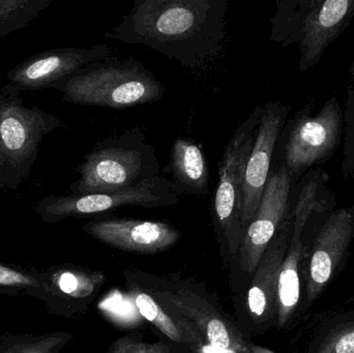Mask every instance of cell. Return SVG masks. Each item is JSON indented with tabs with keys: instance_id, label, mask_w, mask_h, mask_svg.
I'll list each match as a JSON object with an SVG mask.
<instances>
[{
	"instance_id": "cell-1",
	"label": "cell",
	"mask_w": 354,
	"mask_h": 353,
	"mask_svg": "<svg viewBox=\"0 0 354 353\" xmlns=\"http://www.w3.org/2000/svg\"><path fill=\"white\" fill-rule=\"evenodd\" d=\"M228 10V0H135L104 37L145 46L196 70L222 52Z\"/></svg>"
},
{
	"instance_id": "cell-2",
	"label": "cell",
	"mask_w": 354,
	"mask_h": 353,
	"mask_svg": "<svg viewBox=\"0 0 354 353\" xmlns=\"http://www.w3.org/2000/svg\"><path fill=\"white\" fill-rule=\"evenodd\" d=\"M53 89L68 103L118 110L157 103L166 91L163 83L133 57L91 62Z\"/></svg>"
},
{
	"instance_id": "cell-3",
	"label": "cell",
	"mask_w": 354,
	"mask_h": 353,
	"mask_svg": "<svg viewBox=\"0 0 354 353\" xmlns=\"http://www.w3.org/2000/svg\"><path fill=\"white\" fill-rule=\"evenodd\" d=\"M124 276L127 283L149 294L162 308L192 323L218 352L252 353L251 341L241 327L199 284L140 269H126Z\"/></svg>"
},
{
	"instance_id": "cell-4",
	"label": "cell",
	"mask_w": 354,
	"mask_h": 353,
	"mask_svg": "<svg viewBox=\"0 0 354 353\" xmlns=\"http://www.w3.org/2000/svg\"><path fill=\"white\" fill-rule=\"evenodd\" d=\"M75 171L79 178L70 184L72 195L115 192L161 175L155 147L140 126L100 140Z\"/></svg>"
},
{
	"instance_id": "cell-5",
	"label": "cell",
	"mask_w": 354,
	"mask_h": 353,
	"mask_svg": "<svg viewBox=\"0 0 354 353\" xmlns=\"http://www.w3.org/2000/svg\"><path fill=\"white\" fill-rule=\"evenodd\" d=\"M354 0H279L270 39L299 46V72L315 68L326 49L351 26Z\"/></svg>"
},
{
	"instance_id": "cell-6",
	"label": "cell",
	"mask_w": 354,
	"mask_h": 353,
	"mask_svg": "<svg viewBox=\"0 0 354 353\" xmlns=\"http://www.w3.org/2000/svg\"><path fill=\"white\" fill-rule=\"evenodd\" d=\"M313 99L287 118L279 136L272 170L286 168L292 187L309 170L324 168L338 153L344 136V109L336 97H330L313 115Z\"/></svg>"
},
{
	"instance_id": "cell-7",
	"label": "cell",
	"mask_w": 354,
	"mask_h": 353,
	"mask_svg": "<svg viewBox=\"0 0 354 353\" xmlns=\"http://www.w3.org/2000/svg\"><path fill=\"white\" fill-rule=\"evenodd\" d=\"M261 113V106H257L249 117L239 124L227 144L218 165V182L212 204V219L221 255L229 269L234 263L245 238L241 213L245 165Z\"/></svg>"
},
{
	"instance_id": "cell-8",
	"label": "cell",
	"mask_w": 354,
	"mask_h": 353,
	"mask_svg": "<svg viewBox=\"0 0 354 353\" xmlns=\"http://www.w3.org/2000/svg\"><path fill=\"white\" fill-rule=\"evenodd\" d=\"M62 126L57 116L0 90V196L20 188L35 167L44 138Z\"/></svg>"
},
{
	"instance_id": "cell-9",
	"label": "cell",
	"mask_w": 354,
	"mask_h": 353,
	"mask_svg": "<svg viewBox=\"0 0 354 353\" xmlns=\"http://www.w3.org/2000/svg\"><path fill=\"white\" fill-rule=\"evenodd\" d=\"M178 202L179 197L172 191L170 180L159 175L140 186L115 192L68 196L49 195L35 203V211L45 223L56 224L68 218L89 217L120 207L155 209L174 207Z\"/></svg>"
},
{
	"instance_id": "cell-10",
	"label": "cell",
	"mask_w": 354,
	"mask_h": 353,
	"mask_svg": "<svg viewBox=\"0 0 354 353\" xmlns=\"http://www.w3.org/2000/svg\"><path fill=\"white\" fill-rule=\"evenodd\" d=\"M291 189L292 182L286 168L270 171L257 211L230 267L234 296L245 289L268 245L288 216Z\"/></svg>"
},
{
	"instance_id": "cell-11",
	"label": "cell",
	"mask_w": 354,
	"mask_h": 353,
	"mask_svg": "<svg viewBox=\"0 0 354 353\" xmlns=\"http://www.w3.org/2000/svg\"><path fill=\"white\" fill-rule=\"evenodd\" d=\"M290 236L291 218L288 213L245 289L235 296L239 327L247 338L251 334L261 335L274 325L279 273L288 250Z\"/></svg>"
},
{
	"instance_id": "cell-12",
	"label": "cell",
	"mask_w": 354,
	"mask_h": 353,
	"mask_svg": "<svg viewBox=\"0 0 354 353\" xmlns=\"http://www.w3.org/2000/svg\"><path fill=\"white\" fill-rule=\"evenodd\" d=\"M107 44L91 48H56L45 50L27 58L6 72L2 93L20 95L21 93L53 88L54 85L70 77L91 62L112 57Z\"/></svg>"
},
{
	"instance_id": "cell-13",
	"label": "cell",
	"mask_w": 354,
	"mask_h": 353,
	"mask_svg": "<svg viewBox=\"0 0 354 353\" xmlns=\"http://www.w3.org/2000/svg\"><path fill=\"white\" fill-rule=\"evenodd\" d=\"M322 220L304 271L309 304L322 294L346 256L354 238V204L322 213Z\"/></svg>"
},
{
	"instance_id": "cell-14",
	"label": "cell",
	"mask_w": 354,
	"mask_h": 353,
	"mask_svg": "<svg viewBox=\"0 0 354 353\" xmlns=\"http://www.w3.org/2000/svg\"><path fill=\"white\" fill-rule=\"evenodd\" d=\"M289 111L290 107L280 102L268 101L262 106L259 126L245 165L241 213V224L245 231H247L261 200L272 171L277 142L288 118Z\"/></svg>"
},
{
	"instance_id": "cell-15",
	"label": "cell",
	"mask_w": 354,
	"mask_h": 353,
	"mask_svg": "<svg viewBox=\"0 0 354 353\" xmlns=\"http://www.w3.org/2000/svg\"><path fill=\"white\" fill-rule=\"evenodd\" d=\"M82 230L106 246L139 255L169 250L181 238L176 226L166 222L122 218L93 220L83 225Z\"/></svg>"
},
{
	"instance_id": "cell-16",
	"label": "cell",
	"mask_w": 354,
	"mask_h": 353,
	"mask_svg": "<svg viewBox=\"0 0 354 353\" xmlns=\"http://www.w3.org/2000/svg\"><path fill=\"white\" fill-rule=\"evenodd\" d=\"M49 314L72 317L84 314L105 283V275L99 271L73 265H56L41 269Z\"/></svg>"
},
{
	"instance_id": "cell-17",
	"label": "cell",
	"mask_w": 354,
	"mask_h": 353,
	"mask_svg": "<svg viewBox=\"0 0 354 353\" xmlns=\"http://www.w3.org/2000/svg\"><path fill=\"white\" fill-rule=\"evenodd\" d=\"M163 172L171 174L170 182L176 196H201L209 190V167L202 145L194 139L178 137L174 140Z\"/></svg>"
},
{
	"instance_id": "cell-18",
	"label": "cell",
	"mask_w": 354,
	"mask_h": 353,
	"mask_svg": "<svg viewBox=\"0 0 354 353\" xmlns=\"http://www.w3.org/2000/svg\"><path fill=\"white\" fill-rule=\"evenodd\" d=\"M129 292L139 313L151 325L159 330L171 344L185 348L189 353L198 350L208 342L189 321L162 308L149 294L140 288L128 284ZM209 345V344H208Z\"/></svg>"
},
{
	"instance_id": "cell-19",
	"label": "cell",
	"mask_w": 354,
	"mask_h": 353,
	"mask_svg": "<svg viewBox=\"0 0 354 353\" xmlns=\"http://www.w3.org/2000/svg\"><path fill=\"white\" fill-rule=\"evenodd\" d=\"M301 234L290 236L288 250L278 278L274 327L283 329L292 319L301 300V263L306 255Z\"/></svg>"
},
{
	"instance_id": "cell-20",
	"label": "cell",
	"mask_w": 354,
	"mask_h": 353,
	"mask_svg": "<svg viewBox=\"0 0 354 353\" xmlns=\"http://www.w3.org/2000/svg\"><path fill=\"white\" fill-rule=\"evenodd\" d=\"M54 0H0V37L28 26Z\"/></svg>"
},
{
	"instance_id": "cell-21",
	"label": "cell",
	"mask_w": 354,
	"mask_h": 353,
	"mask_svg": "<svg viewBox=\"0 0 354 353\" xmlns=\"http://www.w3.org/2000/svg\"><path fill=\"white\" fill-rule=\"evenodd\" d=\"M0 294L8 296L27 294L35 300H47L39 269H25L0 263Z\"/></svg>"
},
{
	"instance_id": "cell-22",
	"label": "cell",
	"mask_w": 354,
	"mask_h": 353,
	"mask_svg": "<svg viewBox=\"0 0 354 353\" xmlns=\"http://www.w3.org/2000/svg\"><path fill=\"white\" fill-rule=\"evenodd\" d=\"M73 339L64 332L47 335H4L0 341V353H59Z\"/></svg>"
},
{
	"instance_id": "cell-23",
	"label": "cell",
	"mask_w": 354,
	"mask_h": 353,
	"mask_svg": "<svg viewBox=\"0 0 354 353\" xmlns=\"http://www.w3.org/2000/svg\"><path fill=\"white\" fill-rule=\"evenodd\" d=\"M344 145L341 172L345 180L354 176V61L349 66L344 108Z\"/></svg>"
},
{
	"instance_id": "cell-24",
	"label": "cell",
	"mask_w": 354,
	"mask_h": 353,
	"mask_svg": "<svg viewBox=\"0 0 354 353\" xmlns=\"http://www.w3.org/2000/svg\"><path fill=\"white\" fill-rule=\"evenodd\" d=\"M187 352L185 348L165 342L147 343L143 341L142 334L131 333L112 342L107 353H178Z\"/></svg>"
},
{
	"instance_id": "cell-25",
	"label": "cell",
	"mask_w": 354,
	"mask_h": 353,
	"mask_svg": "<svg viewBox=\"0 0 354 353\" xmlns=\"http://www.w3.org/2000/svg\"><path fill=\"white\" fill-rule=\"evenodd\" d=\"M317 353H354V321L333 330Z\"/></svg>"
},
{
	"instance_id": "cell-26",
	"label": "cell",
	"mask_w": 354,
	"mask_h": 353,
	"mask_svg": "<svg viewBox=\"0 0 354 353\" xmlns=\"http://www.w3.org/2000/svg\"><path fill=\"white\" fill-rule=\"evenodd\" d=\"M250 350H251L252 353H276L268 350V348L263 347V346L257 345L253 342H250Z\"/></svg>"
},
{
	"instance_id": "cell-27",
	"label": "cell",
	"mask_w": 354,
	"mask_h": 353,
	"mask_svg": "<svg viewBox=\"0 0 354 353\" xmlns=\"http://www.w3.org/2000/svg\"><path fill=\"white\" fill-rule=\"evenodd\" d=\"M189 353H220L218 350H214V347H212L210 345H203L201 347L198 348V350H193Z\"/></svg>"
}]
</instances>
